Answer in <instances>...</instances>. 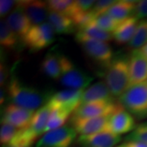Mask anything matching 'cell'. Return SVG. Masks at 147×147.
Instances as JSON below:
<instances>
[{
	"label": "cell",
	"instance_id": "1",
	"mask_svg": "<svg viewBox=\"0 0 147 147\" xmlns=\"http://www.w3.org/2000/svg\"><path fill=\"white\" fill-rule=\"evenodd\" d=\"M7 92L11 103L32 111L38 110L47 104L53 95L50 92L24 84L15 75L8 82Z\"/></svg>",
	"mask_w": 147,
	"mask_h": 147
},
{
	"label": "cell",
	"instance_id": "2",
	"mask_svg": "<svg viewBox=\"0 0 147 147\" xmlns=\"http://www.w3.org/2000/svg\"><path fill=\"white\" fill-rule=\"evenodd\" d=\"M107 68L105 84L112 96L119 98L130 87L129 57L123 56L116 57Z\"/></svg>",
	"mask_w": 147,
	"mask_h": 147
},
{
	"label": "cell",
	"instance_id": "3",
	"mask_svg": "<svg viewBox=\"0 0 147 147\" xmlns=\"http://www.w3.org/2000/svg\"><path fill=\"white\" fill-rule=\"evenodd\" d=\"M117 101L132 116L147 118V81L131 86Z\"/></svg>",
	"mask_w": 147,
	"mask_h": 147
},
{
	"label": "cell",
	"instance_id": "4",
	"mask_svg": "<svg viewBox=\"0 0 147 147\" xmlns=\"http://www.w3.org/2000/svg\"><path fill=\"white\" fill-rule=\"evenodd\" d=\"M75 40L85 54L96 63L108 67L113 61V50L107 42L92 38L79 31L76 32Z\"/></svg>",
	"mask_w": 147,
	"mask_h": 147
},
{
	"label": "cell",
	"instance_id": "5",
	"mask_svg": "<svg viewBox=\"0 0 147 147\" xmlns=\"http://www.w3.org/2000/svg\"><path fill=\"white\" fill-rule=\"evenodd\" d=\"M61 66L62 71L60 82L67 88L84 90L93 80L92 77L77 67L68 57L63 54L61 56Z\"/></svg>",
	"mask_w": 147,
	"mask_h": 147
},
{
	"label": "cell",
	"instance_id": "6",
	"mask_svg": "<svg viewBox=\"0 0 147 147\" xmlns=\"http://www.w3.org/2000/svg\"><path fill=\"white\" fill-rule=\"evenodd\" d=\"M55 31L47 21L41 25L32 26L21 42L32 53H38L48 47L55 40Z\"/></svg>",
	"mask_w": 147,
	"mask_h": 147
},
{
	"label": "cell",
	"instance_id": "7",
	"mask_svg": "<svg viewBox=\"0 0 147 147\" xmlns=\"http://www.w3.org/2000/svg\"><path fill=\"white\" fill-rule=\"evenodd\" d=\"M77 134L72 127L64 125L44 133L38 141L35 147H70Z\"/></svg>",
	"mask_w": 147,
	"mask_h": 147
},
{
	"label": "cell",
	"instance_id": "8",
	"mask_svg": "<svg viewBox=\"0 0 147 147\" xmlns=\"http://www.w3.org/2000/svg\"><path fill=\"white\" fill-rule=\"evenodd\" d=\"M119 106L115 100L93 101L80 105L74 111L72 119H91L101 116L111 115Z\"/></svg>",
	"mask_w": 147,
	"mask_h": 147
},
{
	"label": "cell",
	"instance_id": "9",
	"mask_svg": "<svg viewBox=\"0 0 147 147\" xmlns=\"http://www.w3.org/2000/svg\"><path fill=\"white\" fill-rule=\"evenodd\" d=\"M34 114V111L9 103L2 109L1 123L10 124L19 130L26 129L30 125Z\"/></svg>",
	"mask_w": 147,
	"mask_h": 147
},
{
	"label": "cell",
	"instance_id": "10",
	"mask_svg": "<svg viewBox=\"0 0 147 147\" xmlns=\"http://www.w3.org/2000/svg\"><path fill=\"white\" fill-rule=\"evenodd\" d=\"M84 90L66 89L59 91L52 95L47 102L52 108H59L73 114L81 105V98Z\"/></svg>",
	"mask_w": 147,
	"mask_h": 147
},
{
	"label": "cell",
	"instance_id": "11",
	"mask_svg": "<svg viewBox=\"0 0 147 147\" xmlns=\"http://www.w3.org/2000/svg\"><path fill=\"white\" fill-rule=\"evenodd\" d=\"M110 115L91 119H70L71 127L80 136L92 135L109 130ZM110 131V130H109Z\"/></svg>",
	"mask_w": 147,
	"mask_h": 147
},
{
	"label": "cell",
	"instance_id": "12",
	"mask_svg": "<svg viewBox=\"0 0 147 147\" xmlns=\"http://www.w3.org/2000/svg\"><path fill=\"white\" fill-rule=\"evenodd\" d=\"M136 127L133 116L119 103V106L110 117L109 130L119 136L129 131L131 132Z\"/></svg>",
	"mask_w": 147,
	"mask_h": 147
},
{
	"label": "cell",
	"instance_id": "13",
	"mask_svg": "<svg viewBox=\"0 0 147 147\" xmlns=\"http://www.w3.org/2000/svg\"><path fill=\"white\" fill-rule=\"evenodd\" d=\"M16 5L24 10L33 26L47 22L46 20L49 14L47 2L39 0H21L16 1Z\"/></svg>",
	"mask_w": 147,
	"mask_h": 147
},
{
	"label": "cell",
	"instance_id": "14",
	"mask_svg": "<svg viewBox=\"0 0 147 147\" xmlns=\"http://www.w3.org/2000/svg\"><path fill=\"white\" fill-rule=\"evenodd\" d=\"M129 70L130 87L147 80V58L139 50H133L129 56Z\"/></svg>",
	"mask_w": 147,
	"mask_h": 147
},
{
	"label": "cell",
	"instance_id": "15",
	"mask_svg": "<svg viewBox=\"0 0 147 147\" xmlns=\"http://www.w3.org/2000/svg\"><path fill=\"white\" fill-rule=\"evenodd\" d=\"M121 141L119 135L109 130L100 131L92 135L80 136L78 143L82 147H114Z\"/></svg>",
	"mask_w": 147,
	"mask_h": 147
},
{
	"label": "cell",
	"instance_id": "16",
	"mask_svg": "<svg viewBox=\"0 0 147 147\" xmlns=\"http://www.w3.org/2000/svg\"><path fill=\"white\" fill-rule=\"evenodd\" d=\"M6 22L21 40L23 39L33 26L26 12L16 4L6 19Z\"/></svg>",
	"mask_w": 147,
	"mask_h": 147
},
{
	"label": "cell",
	"instance_id": "17",
	"mask_svg": "<svg viewBox=\"0 0 147 147\" xmlns=\"http://www.w3.org/2000/svg\"><path fill=\"white\" fill-rule=\"evenodd\" d=\"M61 56L59 52L51 51L45 55L42 59L40 69L47 78L52 79H60L61 76Z\"/></svg>",
	"mask_w": 147,
	"mask_h": 147
},
{
	"label": "cell",
	"instance_id": "18",
	"mask_svg": "<svg viewBox=\"0 0 147 147\" xmlns=\"http://www.w3.org/2000/svg\"><path fill=\"white\" fill-rule=\"evenodd\" d=\"M113 97L114 96L111 94L105 82L99 81L84 90L81 98V105L93 101L115 100Z\"/></svg>",
	"mask_w": 147,
	"mask_h": 147
},
{
	"label": "cell",
	"instance_id": "19",
	"mask_svg": "<svg viewBox=\"0 0 147 147\" xmlns=\"http://www.w3.org/2000/svg\"><path fill=\"white\" fill-rule=\"evenodd\" d=\"M137 25L138 20L134 16L122 21L112 34L115 41L118 44L129 43L135 34Z\"/></svg>",
	"mask_w": 147,
	"mask_h": 147
},
{
	"label": "cell",
	"instance_id": "20",
	"mask_svg": "<svg viewBox=\"0 0 147 147\" xmlns=\"http://www.w3.org/2000/svg\"><path fill=\"white\" fill-rule=\"evenodd\" d=\"M47 20L57 34H70L77 29L73 20L64 14L49 11Z\"/></svg>",
	"mask_w": 147,
	"mask_h": 147
},
{
	"label": "cell",
	"instance_id": "21",
	"mask_svg": "<svg viewBox=\"0 0 147 147\" xmlns=\"http://www.w3.org/2000/svg\"><path fill=\"white\" fill-rule=\"evenodd\" d=\"M51 113L52 107L48 103L36 110V112H34L30 125L28 128L33 132V134L37 138L45 133Z\"/></svg>",
	"mask_w": 147,
	"mask_h": 147
},
{
	"label": "cell",
	"instance_id": "22",
	"mask_svg": "<svg viewBox=\"0 0 147 147\" xmlns=\"http://www.w3.org/2000/svg\"><path fill=\"white\" fill-rule=\"evenodd\" d=\"M137 1L121 0L116 3L107 11V14L113 19L121 23L129 17L134 16V11L137 6Z\"/></svg>",
	"mask_w": 147,
	"mask_h": 147
},
{
	"label": "cell",
	"instance_id": "23",
	"mask_svg": "<svg viewBox=\"0 0 147 147\" xmlns=\"http://www.w3.org/2000/svg\"><path fill=\"white\" fill-rule=\"evenodd\" d=\"M20 39L16 34L11 30L6 21H0V44L4 49H15Z\"/></svg>",
	"mask_w": 147,
	"mask_h": 147
},
{
	"label": "cell",
	"instance_id": "24",
	"mask_svg": "<svg viewBox=\"0 0 147 147\" xmlns=\"http://www.w3.org/2000/svg\"><path fill=\"white\" fill-rule=\"evenodd\" d=\"M77 31L81 32L84 34L87 35L88 37H90L92 38L104 41V42H110L112 39H114L113 34L111 33L101 30L100 27H98L96 25L94 21L88 24L87 26L79 29Z\"/></svg>",
	"mask_w": 147,
	"mask_h": 147
},
{
	"label": "cell",
	"instance_id": "25",
	"mask_svg": "<svg viewBox=\"0 0 147 147\" xmlns=\"http://www.w3.org/2000/svg\"><path fill=\"white\" fill-rule=\"evenodd\" d=\"M70 113H69L68 111H65L59 108H52V113L47 123L45 133L47 131L55 130L59 127H63Z\"/></svg>",
	"mask_w": 147,
	"mask_h": 147
},
{
	"label": "cell",
	"instance_id": "26",
	"mask_svg": "<svg viewBox=\"0 0 147 147\" xmlns=\"http://www.w3.org/2000/svg\"><path fill=\"white\" fill-rule=\"evenodd\" d=\"M146 44H147V21L142 20L138 22L135 34L129 42V47L133 50H138Z\"/></svg>",
	"mask_w": 147,
	"mask_h": 147
},
{
	"label": "cell",
	"instance_id": "27",
	"mask_svg": "<svg viewBox=\"0 0 147 147\" xmlns=\"http://www.w3.org/2000/svg\"><path fill=\"white\" fill-rule=\"evenodd\" d=\"M94 22L98 27H100L101 30L106 32H109L113 34V32L116 30V28L119 25V22L113 19L107 13L102 14L98 16L95 19Z\"/></svg>",
	"mask_w": 147,
	"mask_h": 147
},
{
	"label": "cell",
	"instance_id": "28",
	"mask_svg": "<svg viewBox=\"0 0 147 147\" xmlns=\"http://www.w3.org/2000/svg\"><path fill=\"white\" fill-rule=\"evenodd\" d=\"M74 1L70 0H50L47 1L48 10L67 16Z\"/></svg>",
	"mask_w": 147,
	"mask_h": 147
},
{
	"label": "cell",
	"instance_id": "29",
	"mask_svg": "<svg viewBox=\"0 0 147 147\" xmlns=\"http://www.w3.org/2000/svg\"><path fill=\"white\" fill-rule=\"evenodd\" d=\"M127 142H141L147 144V122L137 125L135 129L126 137Z\"/></svg>",
	"mask_w": 147,
	"mask_h": 147
},
{
	"label": "cell",
	"instance_id": "30",
	"mask_svg": "<svg viewBox=\"0 0 147 147\" xmlns=\"http://www.w3.org/2000/svg\"><path fill=\"white\" fill-rule=\"evenodd\" d=\"M19 129H17L15 127L11 126L7 123H1L0 127V142L2 146L9 144L12 139L15 137L17 131Z\"/></svg>",
	"mask_w": 147,
	"mask_h": 147
},
{
	"label": "cell",
	"instance_id": "31",
	"mask_svg": "<svg viewBox=\"0 0 147 147\" xmlns=\"http://www.w3.org/2000/svg\"><path fill=\"white\" fill-rule=\"evenodd\" d=\"M116 3L114 0H100L95 3L93 7L92 8V11L96 16V18L100 15L105 14L107 11L110 9L112 6Z\"/></svg>",
	"mask_w": 147,
	"mask_h": 147
},
{
	"label": "cell",
	"instance_id": "32",
	"mask_svg": "<svg viewBox=\"0 0 147 147\" xmlns=\"http://www.w3.org/2000/svg\"><path fill=\"white\" fill-rule=\"evenodd\" d=\"M134 16L137 20H141L147 17V0H142L137 2L136 9L134 11Z\"/></svg>",
	"mask_w": 147,
	"mask_h": 147
},
{
	"label": "cell",
	"instance_id": "33",
	"mask_svg": "<svg viewBox=\"0 0 147 147\" xmlns=\"http://www.w3.org/2000/svg\"><path fill=\"white\" fill-rule=\"evenodd\" d=\"M16 4V1L1 0L0 1V16H1V17H4L7 14H8L10 11L13 10L14 9L13 7Z\"/></svg>",
	"mask_w": 147,
	"mask_h": 147
},
{
	"label": "cell",
	"instance_id": "34",
	"mask_svg": "<svg viewBox=\"0 0 147 147\" xmlns=\"http://www.w3.org/2000/svg\"><path fill=\"white\" fill-rule=\"evenodd\" d=\"M8 79V71L6 65L3 61L1 62L0 65V85L3 87L6 84L7 80Z\"/></svg>",
	"mask_w": 147,
	"mask_h": 147
},
{
	"label": "cell",
	"instance_id": "35",
	"mask_svg": "<svg viewBox=\"0 0 147 147\" xmlns=\"http://www.w3.org/2000/svg\"><path fill=\"white\" fill-rule=\"evenodd\" d=\"M126 147H147V144L141 142H127L124 143Z\"/></svg>",
	"mask_w": 147,
	"mask_h": 147
},
{
	"label": "cell",
	"instance_id": "36",
	"mask_svg": "<svg viewBox=\"0 0 147 147\" xmlns=\"http://www.w3.org/2000/svg\"><path fill=\"white\" fill-rule=\"evenodd\" d=\"M5 92H4V90L1 89V96H0V97H1V99H0V103H1V105H3V103L4 102V100H5Z\"/></svg>",
	"mask_w": 147,
	"mask_h": 147
},
{
	"label": "cell",
	"instance_id": "37",
	"mask_svg": "<svg viewBox=\"0 0 147 147\" xmlns=\"http://www.w3.org/2000/svg\"><path fill=\"white\" fill-rule=\"evenodd\" d=\"M139 51L147 58V44H146L143 47H142L141 49H139Z\"/></svg>",
	"mask_w": 147,
	"mask_h": 147
},
{
	"label": "cell",
	"instance_id": "38",
	"mask_svg": "<svg viewBox=\"0 0 147 147\" xmlns=\"http://www.w3.org/2000/svg\"><path fill=\"white\" fill-rule=\"evenodd\" d=\"M2 147H16L11 144H7V145H5V146H2Z\"/></svg>",
	"mask_w": 147,
	"mask_h": 147
},
{
	"label": "cell",
	"instance_id": "39",
	"mask_svg": "<svg viewBox=\"0 0 147 147\" xmlns=\"http://www.w3.org/2000/svg\"><path fill=\"white\" fill-rule=\"evenodd\" d=\"M116 147H126V146H125V144H123V145L118 146H116Z\"/></svg>",
	"mask_w": 147,
	"mask_h": 147
}]
</instances>
